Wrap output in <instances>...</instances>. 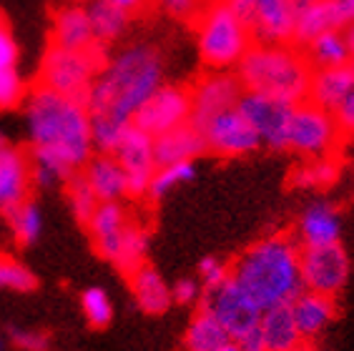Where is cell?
<instances>
[{
  "label": "cell",
  "instance_id": "3",
  "mask_svg": "<svg viewBox=\"0 0 354 351\" xmlns=\"http://www.w3.org/2000/svg\"><path fill=\"white\" fill-rule=\"evenodd\" d=\"M232 278L261 306L292 304L304 291L301 251L289 236H266L234 263Z\"/></svg>",
  "mask_w": 354,
  "mask_h": 351
},
{
  "label": "cell",
  "instance_id": "16",
  "mask_svg": "<svg viewBox=\"0 0 354 351\" xmlns=\"http://www.w3.org/2000/svg\"><path fill=\"white\" fill-rule=\"evenodd\" d=\"M30 183V155L6 146L0 151V211L6 214L8 209L26 201Z\"/></svg>",
  "mask_w": 354,
  "mask_h": 351
},
{
  "label": "cell",
  "instance_id": "47",
  "mask_svg": "<svg viewBox=\"0 0 354 351\" xmlns=\"http://www.w3.org/2000/svg\"><path fill=\"white\" fill-rule=\"evenodd\" d=\"M319 3V0H289V8H292V13H294V21L299 18L301 13H307L309 8H314Z\"/></svg>",
  "mask_w": 354,
  "mask_h": 351
},
{
  "label": "cell",
  "instance_id": "18",
  "mask_svg": "<svg viewBox=\"0 0 354 351\" xmlns=\"http://www.w3.org/2000/svg\"><path fill=\"white\" fill-rule=\"evenodd\" d=\"M83 176L91 183L98 201H121L123 196H129L126 171L113 153L91 155L83 166Z\"/></svg>",
  "mask_w": 354,
  "mask_h": 351
},
{
  "label": "cell",
  "instance_id": "32",
  "mask_svg": "<svg viewBox=\"0 0 354 351\" xmlns=\"http://www.w3.org/2000/svg\"><path fill=\"white\" fill-rule=\"evenodd\" d=\"M149 254V234L136 226V223H129L126 231L121 236V246H118V256H116V266L123 274H133L136 269L143 266V258Z\"/></svg>",
  "mask_w": 354,
  "mask_h": 351
},
{
  "label": "cell",
  "instance_id": "38",
  "mask_svg": "<svg viewBox=\"0 0 354 351\" xmlns=\"http://www.w3.org/2000/svg\"><path fill=\"white\" fill-rule=\"evenodd\" d=\"M8 339L23 351H46L48 346V339L43 336L41 331L21 329V326H10L8 329Z\"/></svg>",
  "mask_w": 354,
  "mask_h": 351
},
{
  "label": "cell",
  "instance_id": "42",
  "mask_svg": "<svg viewBox=\"0 0 354 351\" xmlns=\"http://www.w3.org/2000/svg\"><path fill=\"white\" fill-rule=\"evenodd\" d=\"M334 121L339 126V133L354 135V91L334 108Z\"/></svg>",
  "mask_w": 354,
  "mask_h": 351
},
{
  "label": "cell",
  "instance_id": "48",
  "mask_svg": "<svg viewBox=\"0 0 354 351\" xmlns=\"http://www.w3.org/2000/svg\"><path fill=\"white\" fill-rule=\"evenodd\" d=\"M344 33H347V41H349V50H352V61H354V23L349 28H344Z\"/></svg>",
  "mask_w": 354,
  "mask_h": 351
},
{
  "label": "cell",
  "instance_id": "54",
  "mask_svg": "<svg viewBox=\"0 0 354 351\" xmlns=\"http://www.w3.org/2000/svg\"><path fill=\"white\" fill-rule=\"evenodd\" d=\"M352 66H354V61H352Z\"/></svg>",
  "mask_w": 354,
  "mask_h": 351
},
{
  "label": "cell",
  "instance_id": "49",
  "mask_svg": "<svg viewBox=\"0 0 354 351\" xmlns=\"http://www.w3.org/2000/svg\"><path fill=\"white\" fill-rule=\"evenodd\" d=\"M214 351H241V346H239L236 341L232 339V341H226L224 346H218V349H214Z\"/></svg>",
  "mask_w": 354,
  "mask_h": 351
},
{
  "label": "cell",
  "instance_id": "44",
  "mask_svg": "<svg viewBox=\"0 0 354 351\" xmlns=\"http://www.w3.org/2000/svg\"><path fill=\"white\" fill-rule=\"evenodd\" d=\"M234 341L241 346V351H269L266 349L264 334H261L259 324L254 326V329H249L246 334H241L239 339H234Z\"/></svg>",
  "mask_w": 354,
  "mask_h": 351
},
{
  "label": "cell",
  "instance_id": "21",
  "mask_svg": "<svg viewBox=\"0 0 354 351\" xmlns=\"http://www.w3.org/2000/svg\"><path fill=\"white\" fill-rule=\"evenodd\" d=\"M50 38H53V46L61 48H91L95 43L93 28H91L88 10L83 6H71L61 8L58 13L53 15V26H50Z\"/></svg>",
  "mask_w": 354,
  "mask_h": 351
},
{
  "label": "cell",
  "instance_id": "46",
  "mask_svg": "<svg viewBox=\"0 0 354 351\" xmlns=\"http://www.w3.org/2000/svg\"><path fill=\"white\" fill-rule=\"evenodd\" d=\"M113 6H118L121 10H126L129 15L133 13H141L143 8H149L151 6V0H111Z\"/></svg>",
  "mask_w": 354,
  "mask_h": 351
},
{
  "label": "cell",
  "instance_id": "36",
  "mask_svg": "<svg viewBox=\"0 0 354 351\" xmlns=\"http://www.w3.org/2000/svg\"><path fill=\"white\" fill-rule=\"evenodd\" d=\"M0 289L10 291H33L35 289V276L33 271L26 269L21 261L8 258L0 254Z\"/></svg>",
  "mask_w": 354,
  "mask_h": 351
},
{
  "label": "cell",
  "instance_id": "27",
  "mask_svg": "<svg viewBox=\"0 0 354 351\" xmlns=\"http://www.w3.org/2000/svg\"><path fill=\"white\" fill-rule=\"evenodd\" d=\"M86 10H88L95 43L109 46V43L118 41V38L126 33L129 13L121 10L118 6H113L111 0H91V3H86Z\"/></svg>",
  "mask_w": 354,
  "mask_h": 351
},
{
  "label": "cell",
  "instance_id": "9",
  "mask_svg": "<svg viewBox=\"0 0 354 351\" xmlns=\"http://www.w3.org/2000/svg\"><path fill=\"white\" fill-rule=\"evenodd\" d=\"M196 129L204 135L206 151H214V153L226 155V158L246 155L261 146L259 133L254 131V126L246 121L244 113L236 106L206 118L204 123H198Z\"/></svg>",
  "mask_w": 354,
  "mask_h": 351
},
{
  "label": "cell",
  "instance_id": "39",
  "mask_svg": "<svg viewBox=\"0 0 354 351\" xmlns=\"http://www.w3.org/2000/svg\"><path fill=\"white\" fill-rule=\"evenodd\" d=\"M198 274H201V278H204L206 289L218 286L221 281H226V278L232 276V271L226 269L224 263L218 261V258H214V256H206L204 261L198 263Z\"/></svg>",
  "mask_w": 354,
  "mask_h": 351
},
{
  "label": "cell",
  "instance_id": "17",
  "mask_svg": "<svg viewBox=\"0 0 354 351\" xmlns=\"http://www.w3.org/2000/svg\"><path fill=\"white\" fill-rule=\"evenodd\" d=\"M354 91V66H334V68H314L309 81L307 98L319 108L332 111Z\"/></svg>",
  "mask_w": 354,
  "mask_h": 351
},
{
  "label": "cell",
  "instance_id": "33",
  "mask_svg": "<svg viewBox=\"0 0 354 351\" xmlns=\"http://www.w3.org/2000/svg\"><path fill=\"white\" fill-rule=\"evenodd\" d=\"M68 201H71V209H73L75 218L83 223L88 221L91 214L95 211V206L101 203L83 173H73L68 178Z\"/></svg>",
  "mask_w": 354,
  "mask_h": 351
},
{
  "label": "cell",
  "instance_id": "24",
  "mask_svg": "<svg viewBox=\"0 0 354 351\" xmlns=\"http://www.w3.org/2000/svg\"><path fill=\"white\" fill-rule=\"evenodd\" d=\"M259 329L264 334L266 349L269 351H289L297 344H301V334L297 329V321H294L292 306L289 304L269 306V309L261 311Z\"/></svg>",
  "mask_w": 354,
  "mask_h": 351
},
{
  "label": "cell",
  "instance_id": "5",
  "mask_svg": "<svg viewBox=\"0 0 354 351\" xmlns=\"http://www.w3.org/2000/svg\"><path fill=\"white\" fill-rule=\"evenodd\" d=\"M196 43L201 61L212 70H232L254 46V30L221 0L198 15Z\"/></svg>",
  "mask_w": 354,
  "mask_h": 351
},
{
  "label": "cell",
  "instance_id": "1",
  "mask_svg": "<svg viewBox=\"0 0 354 351\" xmlns=\"http://www.w3.org/2000/svg\"><path fill=\"white\" fill-rule=\"evenodd\" d=\"M164 83V63L156 48L129 46L106 58L86 95L91 118L131 126L141 106Z\"/></svg>",
  "mask_w": 354,
  "mask_h": 351
},
{
  "label": "cell",
  "instance_id": "30",
  "mask_svg": "<svg viewBox=\"0 0 354 351\" xmlns=\"http://www.w3.org/2000/svg\"><path fill=\"white\" fill-rule=\"evenodd\" d=\"M8 226L10 234L21 246H33L43 234V214L38 209V203H33L30 198L21 201L18 206L6 211Z\"/></svg>",
  "mask_w": 354,
  "mask_h": 351
},
{
  "label": "cell",
  "instance_id": "14",
  "mask_svg": "<svg viewBox=\"0 0 354 351\" xmlns=\"http://www.w3.org/2000/svg\"><path fill=\"white\" fill-rule=\"evenodd\" d=\"M241 91L244 86L239 81V75H232L229 70H212L209 75H204L191 88V123L198 126L221 111L234 108Z\"/></svg>",
  "mask_w": 354,
  "mask_h": 351
},
{
  "label": "cell",
  "instance_id": "50",
  "mask_svg": "<svg viewBox=\"0 0 354 351\" xmlns=\"http://www.w3.org/2000/svg\"><path fill=\"white\" fill-rule=\"evenodd\" d=\"M289 351H314V349H309V346H304V344H297L294 349H289Z\"/></svg>",
  "mask_w": 354,
  "mask_h": 351
},
{
  "label": "cell",
  "instance_id": "29",
  "mask_svg": "<svg viewBox=\"0 0 354 351\" xmlns=\"http://www.w3.org/2000/svg\"><path fill=\"white\" fill-rule=\"evenodd\" d=\"M226 341H232L229 331L221 326L212 311L201 309L196 316L191 319L189 329H186L184 344L189 351H214L218 346H224Z\"/></svg>",
  "mask_w": 354,
  "mask_h": 351
},
{
  "label": "cell",
  "instance_id": "26",
  "mask_svg": "<svg viewBox=\"0 0 354 351\" xmlns=\"http://www.w3.org/2000/svg\"><path fill=\"white\" fill-rule=\"evenodd\" d=\"M304 55L312 68H334L352 63V50L344 30H327L304 46Z\"/></svg>",
  "mask_w": 354,
  "mask_h": 351
},
{
  "label": "cell",
  "instance_id": "40",
  "mask_svg": "<svg viewBox=\"0 0 354 351\" xmlns=\"http://www.w3.org/2000/svg\"><path fill=\"white\" fill-rule=\"evenodd\" d=\"M161 6L169 10L174 18H198V15L204 13L206 8V0H161Z\"/></svg>",
  "mask_w": 354,
  "mask_h": 351
},
{
  "label": "cell",
  "instance_id": "37",
  "mask_svg": "<svg viewBox=\"0 0 354 351\" xmlns=\"http://www.w3.org/2000/svg\"><path fill=\"white\" fill-rule=\"evenodd\" d=\"M26 98V83L18 68H0V111L15 108Z\"/></svg>",
  "mask_w": 354,
  "mask_h": 351
},
{
  "label": "cell",
  "instance_id": "53",
  "mask_svg": "<svg viewBox=\"0 0 354 351\" xmlns=\"http://www.w3.org/2000/svg\"><path fill=\"white\" fill-rule=\"evenodd\" d=\"M68 3H75V6H83V3H91V0H68Z\"/></svg>",
  "mask_w": 354,
  "mask_h": 351
},
{
  "label": "cell",
  "instance_id": "13",
  "mask_svg": "<svg viewBox=\"0 0 354 351\" xmlns=\"http://www.w3.org/2000/svg\"><path fill=\"white\" fill-rule=\"evenodd\" d=\"M113 155L126 171V181H129V196L138 198L149 193L151 176L156 173L158 161L156 151H153V135L141 131L138 126L131 123L126 133H123L121 143L116 146Z\"/></svg>",
  "mask_w": 354,
  "mask_h": 351
},
{
  "label": "cell",
  "instance_id": "45",
  "mask_svg": "<svg viewBox=\"0 0 354 351\" xmlns=\"http://www.w3.org/2000/svg\"><path fill=\"white\" fill-rule=\"evenodd\" d=\"M226 6L232 8L234 13L241 18V21H246L249 26H252L254 21V8H257V0H224Z\"/></svg>",
  "mask_w": 354,
  "mask_h": 351
},
{
  "label": "cell",
  "instance_id": "41",
  "mask_svg": "<svg viewBox=\"0 0 354 351\" xmlns=\"http://www.w3.org/2000/svg\"><path fill=\"white\" fill-rule=\"evenodd\" d=\"M18 58H21V50L13 33L0 23V68H18Z\"/></svg>",
  "mask_w": 354,
  "mask_h": 351
},
{
  "label": "cell",
  "instance_id": "43",
  "mask_svg": "<svg viewBox=\"0 0 354 351\" xmlns=\"http://www.w3.org/2000/svg\"><path fill=\"white\" fill-rule=\"evenodd\" d=\"M201 286L194 281V278H181V281H176V284L171 286V296H174V301H178V304H194V301H198L201 298Z\"/></svg>",
  "mask_w": 354,
  "mask_h": 351
},
{
  "label": "cell",
  "instance_id": "8",
  "mask_svg": "<svg viewBox=\"0 0 354 351\" xmlns=\"http://www.w3.org/2000/svg\"><path fill=\"white\" fill-rule=\"evenodd\" d=\"M236 108L259 133L261 143L269 149H286L289 121H292L294 103L281 101L277 95H266L259 91H241Z\"/></svg>",
  "mask_w": 354,
  "mask_h": 351
},
{
  "label": "cell",
  "instance_id": "6",
  "mask_svg": "<svg viewBox=\"0 0 354 351\" xmlns=\"http://www.w3.org/2000/svg\"><path fill=\"white\" fill-rule=\"evenodd\" d=\"M103 63H106V55L101 43H93L91 48H81V50L50 46L43 55L38 78H41V86L50 88L55 93L86 101Z\"/></svg>",
  "mask_w": 354,
  "mask_h": 351
},
{
  "label": "cell",
  "instance_id": "2",
  "mask_svg": "<svg viewBox=\"0 0 354 351\" xmlns=\"http://www.w3.org/2000/svg\"><path fill=\"white\" fill-rule=\"evenodd\" d=\"M26 133L30 151L55 155L71 171L86 166L93 155L91 111L86 101L38 86L26 98Z\"/></svg>",
  "mask_w": 354,
  "mask_h": 351
},
{
  "label": "cell",
  "instance_id": "12",
  "mask_svg": "<svg viewBox=\"0 0 354 351\" xmlns=\"http://www.w3.org/2000/svg\"><path fill=\"white\" fill-rule=\"evenodd\" d=\"M349 278V256L339 241L324 246H304L301 251V281L304 289L334 296Z\"/></svg>",
  "mask_w": 354,
  "mask_h": 351
},
{
  "label": "cell",
  "instance_id": "11",
  "mask_svg": "<svg viewBox=\"0 0 354 351\" xmlns=\"http://www.w3.org/2000/svg\"><path fill=\"white\" fill-rule=\"evenodd\" d=\"M184 123H191V91L171 83H161L133 118V126L153 138Z\"/></svg>",
  "mask_w": 354,
  "mask_h": 351
},
{
  "label": "cell",
  "instance_id": "4",
  "mask_svg": "<svg viewBox=\"0 0 354 351\" xmlns=\"http://www.w3.org/2000/svg\"><path fill=\"white\" fill-rule=\"evenodd\" d=\"M236 70L244 91H259L281 101L299 103L307 98L314 68L299 48L259 41V46L246 50Z\"/></svg>",
  "mask_w": 354,
  "mask_h": 351
},
{
  "label": "cell",
  "instance_id": "7",
  "mask_svg": "<svg viewBox=\"0 0 354 351\" xmlns=\"http://www.w3.org/2000/svg\"><path fill=\"white\" fill-rule=\"evenodd\" d=\"M339 138V126L334 121L332 111L319 108L309 98L294 103L286 149L307 155V158H324L334 151Z\"/></svg>",
  "mask_w": 354,
  "mask_h": 351
},
{
  "label": "cell",
  "instance_id": "15",
  "mask_svg": "<svg viewBox=\"0 0 354 351\" xmlns=\"http://www.w3.org/2000/svg\"><path fill=\"white\" fill-rule=\"evenodd\" d=\"M86 226L93 236L98 254L109 261H116L121 236L129 226V216H126V209L121 206V201H101L86 221Z\"/></svg>",
  "mask_w": 354,
  "mask_h": 351
},
{
  "label": "cell",
  "instance_id": "25",
  "mask_svg": "<svg viewBox=\"0 0 354 351\" xmlns=\"http://www.w3.org/2000/svg\"><path fill=\"white\" fill-rule=\"evenodd\" d=\"M131 289H133L138 309L146 311V314H153V316L164 314L174 301L171 286L161 278L156 269H151L146 263L131 274Z\"/></svg>",
  "mask_w": 354,
  "mask_h": 351
},
{
  "label": "cell",
  "instance_id": "52",
  "mask_svg": "<svg viewBox=\"0 0 354 351\" xmlns=\"http://www.w3.org/2000/svg\"><path fill=\"white\" fill-rule=\"evenodd\" d=\"M6 339H8V336H3V334H0V351L6 349Z\"/></svg>",
  "mask_w": 354,
  "mask_h": 351
},
{
  "label": "cell",
  "instance_id": "31",
  "mask_svg": "<svg viewBox=\"0 0 354 351\" xmlns=\"http://www.w3.org/2000/svg\"><path fill=\"white\" fill-rule=\"evenodd\" d=\"M194 176H196V166H194V161L161 163V166L156 169V173L151 176L149 193H146V196L153 198V201H158V198L169 196L171 191L178 189V186L194 181Z\"/></svg>",
  "mask_w": 354,
  "mask_h": 351
},
{
  "label": "cell",
  "instance_id": "28",
  "mask_svg": "<svg viewBox=\"0 0 354 351\" xmlns=\"http://www.w3.org/2000/svg\"><path fill=\"white\" fill-rule=\"evenodd\" d=\"M327 30H344L337 8L332 6V0H319L314 8H309L307 13H301L294 21V35L292 41H297L299 46H307L312 38H317L319 33Z\"/></svg>",
  "mask_w": 354,
  "mask_h": 351
},
{
  "label": "cell",
  "instance_id": "35",
  "mask_svg": "<svg viewBox=\"0 0 354 351\" xmlns=\"http://www.w3.org/2000/svg\"><path fill=\"white\" fill-rule=\"evenodd\" d=\"M81 309L93 326H106L113 319V304H111L109 294L98 286H91V289L83 291Z\"/></svg>",
  "mask_w": 354,
  "mask_h": 351
},
{
  "label": "cell",
  "instance_id": "20",
  "mask_svg": "<svg viewBox=\"0 0 354 351\" xmlns=\"http://www.w3.org/2000/svg\"><path fill=\"white\" fill-rule=\"evenodd\" d=\"M289 306H292L294 321H297V329L301 334V341L319 336L322 331L329 326V321L334 319L332 296L319 294V291L304 289Z\"/></svg>",
  "mask_w": 354,
  "mask_h": 351
},
{
  "label": "cell",
  "instance_id": "22",
  "mask_svg": "<svg viewBox=\"0 0 354 351\" xmlns=\"http://www.w3.org/2000/svg\"><path fill=\"white\" fill-rule=\"evenodd\" d=\"M153 151H156L158 166L161 163L194 161L196 155H201L206 151V141L194 123H184L178 129L156 135L153 138Z\"/></svg>",
  "mask_w": 354,
  "mask_h": 351
},
{
  "label": "cell",
  "instance_id": "51",
  "mask_svg": "<svg viewBox=\"0 0 354 351\" xmlns=\"http://www.w3.org/2000/svg\"><path fill=\"white\" fill-rule=\"evenodd\" d=\"M6 146H8V141H6V135H3V131H0V151L6 149Z\"/></svg>",
  "mask_w": 354,
  "mask_h": 351
},
{
  "label": "cell",
  "instance_id": "10",
  "mask_svg": "<svg viewBox=\"0 0 354 351\" xmlns=\"http://www.w3.org/2000/svg\"><path fill=\"white\" fill-rule=\"evenodd\" d=\"M204 309L212 311L214 316L221 321V326L229 331L232 339H239L241 334L254 329L261 319V306L232 276L221 281L218 286L206 289Z\"/></svg>",
  "mask_w": 354,
  "mask_h": 351
},
{
  "label": "cell",
  "instance_id": "19",
  "mask_svg": "<svg viewBox=\"0 0 354 351\" xmlns=\"http://www.w3.org/2000/svg\"><path fill=\"white\" fill-rule=\"evenodd\" d=\"M254 38L261 43H289L294 35V13L289 0H257L252 21Z\"/></svg>",
  "mask_w": 354,
  "mask_h": 351
},
{
  "label": "cell",
  "instance_id": "23",
  "mask_svg": "<svg viewBox=\"0 0 354 351\" xmlns=\"http://www.w3.org/2000/svg\"><path fill=\"white\" fill-rule=\"evenodd\" d=\"M342 218L334 206L327 201H314L304 209L299 218V238L304 246H324V243L339 241Z\"/></svg>",
  "mask_w": 354,
  "mask_h": 351
},
{
  "label": "cell",
  "instance_id": "34",
  "mask_svg": "<svg viewBox=\"0 0 354 351\" xmlns=\"http://www.w3.org/2000/svg\"><path fill=\"white\" fill-rule=\"evenodd\" d=\"M339 176V166L334 161H329L327 155L324 158H314V163L299 169L294 173V181L301 189H322V186H329Z\"/></svg>",
  "mask_w": 354,
  "mask_h": 351
}]
</instances>
